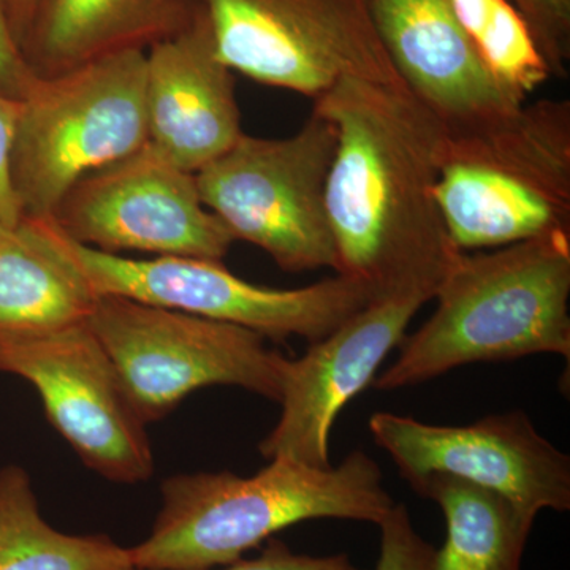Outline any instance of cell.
I'll return each instance as SVG.
<instances>
[{"label":"cell","mask_w":570,"mask_h":570,"mask_svg":"<svg viewBox=\"0 0 570 570\" xmlns=\"http://www.w3.org/2000/svg\"><path fill=\"white\" fill-rule=\"evenodd\" d=\"M337 142L326 214L336 275L370 288L436 294L459 255L436 198L444 122L404 85L344 78L314 100Z\"/></svg>","instance_id":"obj_1"},{"label":"cell","mask_w":570,"mask_h":570,"mask_svg":"<svg viewBox=\"0 0 570 570\" xmlns=\"http://www.w3.org/2000/svg\"><path fill=\"white\" fill-rule=\"evenodd\" d=\"M269 461L253 478L223 471L165 479L151 532L129 549L134 569L228 566L292 524L336 519L379 527L396 504L382 485L381 468L363 450L336 468Z\"/></svg>","instance_id":"obj_2"},{"label":"cell","mask_w":570,"mask_h":570,"mask_svg":"<svg viewBox=\"0 0 570 570\" xmlns=\"http://www.w3.org/2000/svg\"><path fill=\"white\" fill-rule=\"evenodd\" d=\"M436 309L401 343L374 389L414 387L471 363L550 354L570 358V232L460 250Z\"/></svg>","instance_id":"obj_3"},{"label":"cell","mask_w":570,"mask_h":570,"mask_svg":"<svg viewBox=\"0 0 570 570\" xmlns=\"http://www.w3.org/2000/svg\"><path fill=\"white\" fill-rule=\"evenodd\" d=\"M436 198L461 250L570 232V100L445 126Z\"/></svg>","instance_id":"obj_4"},{"label":"cell","mask_w":570,"mask_h":570,"mask_svg":"<svg viewBox=\"0 0 570 570\" xmlns=\"http://www.w3.org/2000/svg\"><path fill=\"white\" fill-rule=\"evenodd\" d=\"M145 89L146 51L138 47L37 75L21 99L11 156L22 216H55L82 176L148 142Z\"/></svg>","instance_id":"obj_5"},{"label":"cell","mask_w":570,"mask_h":570,"mask_svg":"<svg viewBox=\"0 0 570 570\" xmlns=\"http://www.w3.org/2000/svg\"><path fill=\"white\" fill-rule=\"evenodd\" d=\"M336 142L335 126L314 110L291 137L243 132L223 156L195 174L202 202L234 242L261 247L284 272L336 273L326 214Z\"/></svg>","instance_id":"obj_6"},{"label":"cell","mask_w":570,"mask_h":570,"mask_svg":"<svg viewBox=\"0 0 570 570\" xmlns=\"http://www.w3.org/2000/svg\"><path fill=\"white\" fill-rule=\"evenodd\" d=\"M41 223L97 296H122L245 326L276 343L291 337L317 343L373 299L370 288L346 276L291 291L262 287L235 276L223 262L107 254L78 245L51 217Z\"/></svg>","instance_id":"obj_7"},{"label":"cell","mask_w":570,"mask_h":570,"mask_svg":"<svg viewBox=\"0 0 570 570\" xmlns=\"http://www.w3.org/2000/svg\"><path fill=\"white\" fill-rule=\"evenodd\" d=\"M145 422L163 420L184 397L230 385L279 403L291 358L245 326L99 296L88 318Z\"/></svg>","instance_id":"obj_8"},{"label":"cell","mask_w":570,"mask_h":570,"mask_svg":"<svg viewBox=\"0 0 570 570\" xmlns=\"http://www.w3.org/2000/svg\"><path fill=\"white\" fill-rule=\"evenodd\" d=\"M220 61L317 100L344 78L403 85L367 0H200Z\"/></svg>","instance_id":"obj_9"},{"label":"cell","mask_w":570,"mask_h":570,"mask_svg":"<svg viewBox=\"0 0 570 570\" xmlns=\"http://www.w3.org/2000/svg\"><path fill=\"white\" fill-rule=\"evenodd\" d=\"M0 373L31 382L51 425L91 471L115 483L151 478L148 423L88 322L0 340Z\"/></svg>","instance_id":"obj_10"},{"label":"cell","mask_w":570,"mask_h":570,"mask_svg":"<svg viewBox=\"0 0 570 570\" xmlns=\"http://www.w3.org/2000/svg\"><path fill=\"white\" fill-rule=\"evenodd\" d=\"M51 219L78 245L107 254L223 262L235 243L202 202L195 174L149 142L82 176Z\"/></svg>","instance_id":"obj_11"},{"label":"cell","mask_w":570,"mask_h":570,"mask_svg":"<svg viewBox=\"0 0 570 570\" xmlns=\"http://www.w3.org/2000/svg\"><path fill=\"white\" fill-rule=\"evenodd\" d=\"M367 426L411 487L428 475H449L501 494L534 519L542 510H570L569 455L535 430L527 412L461 426L376 412Z\"/></svg>","instance_id":"obj_12"},{"label":"cell","mask_w":570,"mask_h":570,"mask_svg":"<svg viewBox=\"0 0 570 570\" xmlns=\"http://www.w3.org/2000/svg\"><path fill=\"white\" fill-rule=\"evenodd\" d=\"M423 292H396L370 299L362 309L291 360L281 396V417L258 450L266 460L288 459L328 468L330 433L348 401L373 384L390 352L401 346Z\"/></svg>","instance_id":"obj_13"},{"label":"cell","mask_w":570,"mask_h":570,"mask_svg":"<svg viewBox=\"0 0 570 570\" xmlns=\"http://www.w3.org/2000/svg\"><path fill=\"white\" fill-rule=\"evenodd\" d=\"M235 71L216 50L200 9L146 51L148 142L197 174L242 137Z\"/></svg>","instance_id":"obj_14"},{"label":"cell","mask_w":570,"mask_h":570,"mask_svg":"<svg viewBox=\"0 0 570 570\" xmlns=\"http://www.w3.org/2000/svg\"><path fill=\"white\" fill-rule=\"evenodd\" d=\"M367 2L397 77L445 126L494 118L524 104L480 61L449 0Z\"/></svg>","instance_id":"obj_15"},{"label":"cell","mask_w":570,"mask_h":570,"mask_svg":"<svg viewBox=\"0 0 570 570\" xmlns=\"http://www.w3.org/2000/svg\"><path fill=\"white\" fill-rule=\"evenodd\" d=\"M189 14L165 0H39L22 52L36 75L55 77L108 52L153 43Z\"/></svg>","instance_id":"obj_16"},{"label":"cell","mask_w":570,"mask_h":570,"mask_svg":"<svg viewBox=\"0 0 570 570\" xmlns=\"http://www.w3.org/2000/svg\"><path fill=\"white\" fill-rule=\"evenodd\" d=\"M97 298L41 219L0 227V340L86 324Z\"/></svg>","instance_id":"obj_17"},{"label":"cell","mask_w":570,"mask_h":570,"mask_svg":"<svg viewBox=\"0 0 570 570\" xmlns=\"http://www.w3.org/2000/svg\"><path fill=\"white\" fill-rule=\"evenodd\" d=\"M444 513L445 542L433 570H521L534 517L474 483L428 475L411 487Z\"/></svg>","instance_id":"obj_18"},{"label":"cell","mask_w":570,"mask_h":570,"mask_svg":"<svg viewBox=\"0 0 570 570\" xmlns=\"http://www.w3.org/2000/svg\"><path fill=\"white\" fill-rule=\"evenodd\" d=\"M129 549L107 534H66L41 517L28 472L0 469V570H130Z\"/></svg>","instance_id":"obj_19"},{"label":"cell","mask_w":570,"mask_h":570,"mask_svg":"<svg viewBox=\"0 0 570 570\" xmlns=\"http://www.w3.org/2000/svg\"><path fill=\"white\" fill-rule=\"evenodd\" d=\"M480 61L513 96L528 102L551 73L527 22L510 0H449Z\"/></svg>","instance_id":"obj_20"},{"label":"cell","mask_w":570,"mask_h":570,"mask_svg":"<svg viewBox=\"0 0 570 570\" xmlns=\"http://www.w3.org/2000/svg\"><path fill=\"white\" fill-rule=\"evenodd\" d=\"M527 22L551 78H564L570 61V0H510Z\"/></svg>","instance_id":"obj_21"},{"label":"cell","mask_w":570,"mask_h":570,"mask_svg":"<svg viewBox=\"0 0 570 570\" xmlns=\"http://www.w3.org/2000/svg\"><path fill=\"white\" fill-rule=\"evenodd\" d=\"M379 528L381 554L374 570H433L436 549L415 530L406 505H393Z\"/></svg>","instance_id":"obj_22"},{"label":"cell","mask_w":570,"mask_h":570,"mask_svg":"<svg viewBox=\"0 0 570 570\" xmlns=\"http://www.w3.org/2000/svg\"><path fill=\"white\" fill-rule=\"evenodd\" d=\"M21 100L0 96V227H13L22 219V209L11 176L14 135Z\"/></svg>","instance_id":"obj_23"},{"label":"cell","mask_w":570,"mask_h":570,"mask_svg":"<svg viewBox=\"0 0 570 570\" xmlns=\"http://www.w3.org/2000/svg\"><path fill=\"white\" fill-rule=\"evenodd\" d=\"M142 570V569H130ZM212 570V569H209ZM220 570H363L347 554L309 557L294 553L283 540L268 539V546L254 560H238Z\"/></svg>","instance_id":"obj_24"},{"label":"cell","mask_w":570,"mask_h":570,"mask_svg":"<svg viewBox=\"0 0 570 570\" xmlns=\"http://www.w3.org/2000/svg\"><path fill=\"white\" fill-rule=\"evenodd\" d=\"M36 78L11 28L6 0H0V96L21 100Z\"/></svg>","instance_id":"obj_25"},{"label":"cell","mask_w":570,"mask_h":570,"mask_svg":"<svg viewBox=\"0 0 570 570\" xmlns=\"http://www.w3.org/2000/svg\"><path fill=\"white\" fill-rule=\"evenodd\" d=\"M37 3H39V0H6L10 24L13 28L14 36L20 41L21 50L22 41L26 39L33 13H36Z\"/></svg>","instance_id":"obj_26"},{"label":"cell","mask_w":570,"mask_h":570,"mask_svg":"<svg viewBox=\"0 0 570 570\" xmlns=\"http://www.w3.org/2000/svg\"><path fill=\"white\" fill-rule=\"evenodd\" d=\"M168 3H181V0H165Z\"/></svg>","instance_id":"obj_27"}]
</instances>
